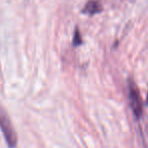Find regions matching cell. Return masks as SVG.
I'll list each match as a JSON object with an SVG mask.
<instances>
[{"mask_svg": "<svg viewBox=\"0 0 148 148\" xmlns=\"http://www.w3.org/2000/svg\"><path fill=\"white\" fill-rule=\"evenodd\" d=\"M0 129L2 131L3 136L9 147L14 148L17 144V135L8 115L1 106H0Z\"/></svg>", "mask_w": 148, "mask_h": 148, "instance_id": "obj_1", "label": "cell"}, {"mask_svg": "<svg viewBox=\"0 0 148 148\" xmlns=\"http://www.w3.org/2000/svg\"><path fill=\"white\" fill-rule=\"evenodd\" d=\"M128 91H129L130 107L133 112V115L135 116L136 119H140L143 113V105H142L139 88L133 79H129L128 81Z\"/></svg>", "mask_w": 148, "mask_h": 148, "instance_id": "obj_2", "label": "cell"}, {"mask_svg": "<svg viewBox=\"0 0 148 148\" xmlns=\"http://www.w3.org/2000/svg\"><path fill=\"white\" fill-rule=\"evenodd\" d=\"M101 10H103V5L101 4L99 1H97V0H89L88 2L85 4L82 12L85 13V14L93 15L97 14V13H99Z\"/></svg>", "mask_w": 148, "mask_h": 148, "instance_id": "obj_3", "label": "cell"}, {"mask_svg": "<svg viewBox=\"0 0 148 148\" xmlns=\"http://www.w3.org/2000/svg\"><path fill=\"white\" fill-rule=\"evenodd\" d=\"M82 44V38L81 35L79 33V29H75V33H74V37H73V45L74 46H79Z\"/></svg>", "mask_w": 148, "mask_h": 148, "instance_id": "obj_4", "label": "cell"}, {"mask_svg": "<svg viewBox=\"0 0 148 148\" xmlns=\"http://www.w3.org/2000/svg\"><path fill=\"white\" fill-rule=\"evenodd\" d=\"M147 103H148V95H147Z\"/></svg>", "mask_w": 148, "mask_h": 148, "instance_id": "obj_5", "label": "cell"}]
</instances>
